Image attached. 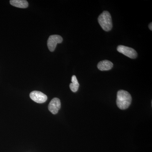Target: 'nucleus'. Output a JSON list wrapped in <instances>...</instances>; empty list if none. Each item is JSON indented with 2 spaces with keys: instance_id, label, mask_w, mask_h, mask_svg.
<instances>
[{
  "instance_id": "f257e3e1",
  "label": "nucleus",
  "mask_w": 152,
  "mask_h": 152,
  "mask_svg": "<svg viewBox=\"0 0 152 152\" xmlns=\"http://www.w3.org/2000/svg\"><path fill=\"white\" fill-rule=\"evenodd\" d=\"M130 94L124 90H120L117 93L116 103L119 108L124 110L129 108L132 102Z\"/></svg>"
},
{
  "instance_id": "f03ea898",
  "label": "nucleus",
  "mask_w": 152,
  "mask_h": 152,
  "mask_svg": "<svg viewBox=\"0 0 152 152\" xmlns=\"http://www.w3.org/2000/svg\"><path fill=\"white\" fill-rule=\"evenodd\" d=\"M98 22L104 31L108 32L111 30L113 28L112 17L108 11H104L99 16Z\"/></svg>"
},
{
  "instance_id": "7ed1b4c3",
  "label": "nucleus",
  "mask_w": 152,
  "mask_h": 152,
  "mask_svg": "<svg viewBox=\"0 0 152 152\" xmlns=\"http://www.w3.org/2000/svg\"><path fill=\"white\" fill-rule=\"evenodd\" d=\"M117 50L131 58L135 59L137 57V53L135 50L129 47L119 45L117 48Z\"/></svg>"
},
{
  "instance_id": "20e7f679",
  "label": "nucleus",
  "mask_w": 152,
  "mask_h": 152,
  "mask_svg": "<svg viewBox=\"0 0 152 152\" xmlns=\"http://www.w3.org/2000/svg\"><path fill=\"white\" fill-rule=\"evenodd\" d=\"M63 38L61 36L53 35L49 37L48 41V47L50 51L53 52L58 44L62 42Z\"/></svg>"
},
{
  "instance_id": "39448f33",
  "label": "nucleus",
  "mask_w": 152,
  "mask_h": 152,
  "mask_svg": "<svg viewBox=\"0 0 152 152\" xmlns=\"http://www.w3.org/2000/svg\"><path fill=\"white\" fill-rule=\"evenodd\" d=\"M30 97L32 100L40 104L45 102L48 99L46 95L39 91L32 92L30 94Z\"/></svg>"
},
{
  "instance_id": "423d86ee",
  "label": "nucleus",
  "mask_w": 152,
  "mask_h": 152,
  "mask_svg": "<svg viewBox=\"0 0 152 152\" xmlns=\"http://www.w3.org/2000/svg\"><path fill=\"white\" fill-rule=\"evenodd\" d=\"M61 103L59 99L57 98H55L50 102L48 106L49 111L52 114L55 115L58 112L59 110L61 108Z\"/></svg>"
},
{
  "instance_id": "0eeeda50",
  "label": "nucleus",
  "mask_w": 152,
  "mask_h": 152,
  "mask_svg": "<svg viewBox=\"0 0 152 152\" xmlns=\"http://www.w3.org/2000/svg\"><path fill=\"white\" fill-rule=\"evenodd\" d=\"M113 66V64L108 60L101 61L98 64V68L101 71H108L111 69Z\"/></svg>"
},
{
  "instance_id": "6e6552de",
  "label": "nucleus",
  "mask_w": 152,
  "mask_h": 152,
  "mask_svg": "<svg viewBox=\"0 0 152 152\" xmlns=\"http://www.w3.org/2000/svg\"><path fill=\"white\" fill-rule=\"evenodd\" d=\"M10 3L12 6L20 8H26L28 6V3L26 0H11Z\"/></svg>"
},
{
  "instance_id": "1a4fd4ad",
  "label": "nucleus",
  "mask_w": 152,
  "mask_h": 152,
  "mask_svg": "<svg viewBox=\"0 0 152 152\" xmlns=\"http://www.w3.org/2000/svg\"><path fill=\"white\" fill-rule=\"evenodd\" d=\"M72 83L69 85L70 88L72 91L76 92L78 90L80 85L76 76L73 75L72 77Z\"/></svg>"
},
{
  "instance_id": "9d476101",
  "label": "nucleus",
  "mask_w": 152,
  "mask_h": 152,
  "mask_svg": "<svg viewBox=\"0 0 152 152\" xmlns=\"http://www.w3.org/2000/svg\"><path fill=\"white\" fill-rule=\"evenodd\" d=\"M152 23H151L150 24L149 26V29L151 31L152 30Z\"/></svg>"
}]
</instances>
